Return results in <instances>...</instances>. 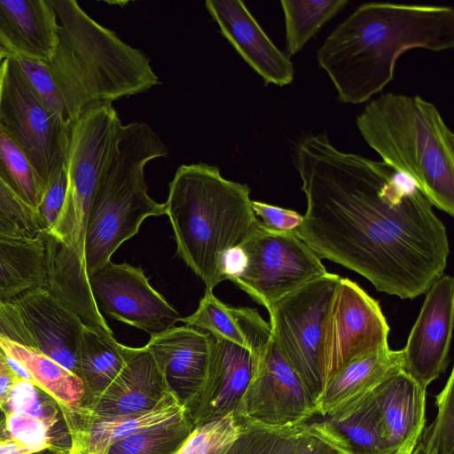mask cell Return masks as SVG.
<instances>
[{"label": "cell", "instance_id": "cell-37", "mask_svg": "<svg viewBox=\"0 0 454 454\" xmlns=\"http://www.w3.org/2000/svg\"><path fill=\"white\" fill-rule=\"evenodd\" d=\"M251 206L261 224L270 231L294 232L303 219L296 211L268 203L252 200Z\"/></svg>", "mask_w": 454, "mask_h": 454}, {"label": "cell", "instance_id": "cell-20", "mask_svg": "<svg viewBox=\"0 0 454 454\" xmlns=\"http://www.w3.org/2000/svg\"><path fill=\"white\" fill-rule=\"evenodd\" d=\"M427 389L404 370L389 377L372 391L382 439L394 453L413 448L426 425Z\"/></svg>", "mask_w": 454, "mask_h": 454}, {"label": "cell", "instance_id": "cell-29", "mask_svg": "<svg viewBox=\"0 0 454 454\" xmlns=\"http://www.w3.org/2000/svg\"><path fill=\"white\" fill-rule=\"evenodd\" d=\"M288 56L300 52L320 28L348 4L346 0H281Z\"/></svg>", "mask_w": 454, "mask_h": 454}, {"label": "cell", "instance_id": "cell-4", "mask_svg": "<svg viewBox=\"0 0 454 454\" xmlns=\"http://www.w3.org/2000/svg\"><path fill=\"white\" fill-rule=\"evenodd\" d=\"M246 184L227 180L215 166L181 165L165 203L176 254L200 277L206 292L222 282L220 258L241 246L258 223Z\"/></svg>", "mask_w": 454, "mask_h": 454}, {"label": "cell", "instance_id": "cell-6", "mask_svg": "<svg viewBox=\"0 0 454 454\" xmlns=\"http://www.w3.org/2000/svg\"><path fill=\"white\" fill-rule=\"evenodd\" d=\"M168 150L145 122L122 125L95 191L86 230L88 276L108 263L113 254L135 236L150 216L166 214L165 203L147 193L145 167Z\"/></svg>", "mask_w": 454, "mask_h": 454}, {"label": "cell", "instance_id": "cell-27", "mask_svg": "<svg viewBox=\"0 0 454 454\" xmlns=\"http://www.w3.org/2000/svg\"><path fill=\"white\" fill-rule=\"evenodd\" d=\"M77 364L85 389L83 403L101 395L118 375L124 364L123 345L113 333L84 324Z\"/></svg>", "mask_w": 454, "mask_h": 454}, {"label": "cell", "instance_id": "cell-18", "mask_svg": "<svg viewBox=\"0 0 454 454\" xmlns=\"http://www.w3.org/2000/svg\"><path fill=\"white\" fill-rule=\"evenodd\" d=\"M12 300L37 348L78 376L77 354L84 325L78 314L46 287L27 290Z\"/></svg>", "mask_w": 454, "mask_h": 454}, {"label": "cell", "instance_id": "cell-22", "mask_svg": "<svg viewBox=\"0 0 454 454\" xmlns=\"http://www.w3.org/2000/svg\"><path fill=\"white\" fill-rule=\"evenodd\" d=\"M403 370V349L388 348L352 361L326 382L316 406L317 415L328 416L363 399Z\"/></svg>", "mask_w": 454, "mask_h": 454}, {"label": "cell", "instance_id": "cell-24", "mask_svg": "<svg viewBox=\"0 0 454 454\" xmlns=\"http://www.w3.org/2000/svg\"><path fill=\"white\" fill-rule=\"evenodd\" d=\"M323 418L308 422V429L342 454H392L382 439L372 392Z\"/></svg>", "mask_w": 454, "mask_h": 454}, {"label": "cell", "instance_id": "cell-35", "mask_svg": "<svg viewBox=\"0 0 454 454\" xmlns=\"http://www.w3.org/2000/svg\"><path fill=\"white\" fill-rule=\"evenodd\" d=\"M0 212L29 236L42 231L37 214L26 205L0 178Z\"/></svg>", "mask_w": 454, "mask_h": 454}, {"label": "cell", "instance_id": "cell-38", "mask_svg": "<svg viewBox=\"0 0 454 454\" xmlns=\"http://www.w3.org/2000/svg\"><path fill=\"white\" fill-rule=\"evenodd\" d=\"M247 264V256L241 246L225 250L220 258V275L222 282L233 281L245 271Z\"/></svg>", "mask_w": 454, "mask_h": 454}, {"label": "cell", "instance_id": "cell-13", "mask_svg": "<svg viewBox=\"0 0 454 454\" xmlns=\"http://www.w3.org/2000/svg\"><path fill=\"white\" fill-rule=\"evenodd\" d=\"M454 318V278L442 274L427 292L403 352V370L423 388L443 373Z\"/></svg>", "mask_w": 454, "mask_h": 454}, {"label": "cell", "instance_id": "cell-40", "mask_svg": "<svg viewBox=\"0 0 454 454\" xmlns=\"http://www.w3.org/2000/svg\"><path fill=\"white\" fill-rule=\"evenodd\" d=\"M20 378L10 367L4 352L0 349V409H4L13 387Z\"/></svg>", "mask_w": 454, "mask_h": 454}, {"label": "cell", "instance_id": "cell-31", "mask_svg": "<svg viewBox=\"0 0 454 454\" xmlns=\"http://www.w3.org/2000/svg\"><path fill=\"white\" fill-rule=\"evenodd\" d=\"M0 178L37 214L44 187L26 155L1 129Z\"/></svg>", "mask_w": 454, "mask_h": 454}, {"label": "cell", "instance_id": "cell-30", "mask_svg": "<svg viewBox=\"0 0 454 454\" xmlns=\"http://www.w3.org/2000/svg\"><path fill=\"white\" fill-rule=\"evenodd\" d=\"M195 428L188 414L114 442L106 454H175Z\"/></svg>", "mask_w": 454, "mask_h": 454}, {"label": "cell", "instance_id": "cell-2", "mask_svg": "<svg viewBox=\"0 0 454 454\" xmlns=\"http://www.w3.org/2000/svg\"><path fill=\"white\" fill-rule=\"evenodd\" d=\"M454 47L450 6L367 3L358 6L317 51L343 104L368 101L393 80L400 56L412 49Z\"/></svg>", "mask_w": 454, "mask_h": 454}, {"label": "cell", "instance_id": "cell-49", "mask_svg": "<svg viewBox=\"0 0 454 454\" xmlns=\"http://www.w3.org/2000/svg\"><path fill=\"white\" fill-rule=\"evenodd\" d=\"M54 450L55 449H53V450H42V451L35 452V453H33V454H51L52 452V450Z\"/></svg>", "mask_w": 454, "mask_h": 454}, {"label": "cell", "instance_id": "cell-16", "mask_svg": "<svg viewBox=\"0 0 454 454\" xmlns=\"http://www.w3.org/2000/svg\"><path fill=\"white\" fill-rule=\"evenodd\" d=\"M205 4L223 36L265 84L283 87L293 82L291 59L274 44L242 1L207 0Z\"/></svg>", "mask_w": 454, "mask_h": 454}, {"label": "cell", "instance_id": "cell-36", "mask_svg": "<svg viewBox=\"0 0 454 454\" xmlns=\"http://www.w3.org/2000/svg\"><path fill=\"white\" fill-rule=\"evenodd\" d=\"M67 184V167L47 184L37 209L43 231H49L55 223L66 199Z\"/></svg>", "mask_w": 454, "mask_h": 454}, {"label": "cell", "instance_id": "cell-19", "mask_svg": "<svg viewBox=\"0 0 454 454\" xmlns=\"http://www.w3.org/2000/svg\"><path fill=\"white\" fill-rule=\"evenodd\" d=\"M70 439V454H106L110 444L136 432L175 421L185 408L168 394L153 409L132 415L96 418L77 407L60 410Z\"/></svg>", "mask_w": 454, "mask_h": 454}, {"label": "cell", "instance_id": "cell-5", "mask_svg": "<svg viewBox=\"0 0 454 454\" xmlns=\"http://www.w3.org/2000/svg\"><path fill=\"white\" fill-rule=\"evenodd\" d=\"M356 124L382 161L453 216L454 134L433 103L419 95L384 93L364 106Z\"/></svg>", "mask_w": 454, "mask_h": 454}, {"label": "cell", "instance_id": "cell-41", "mask_svg": "<svg viewBox=\"0 0 454 454\" xmlns=\"http://www.w3.org/2000/svg\"><path fill=\"white\" fill-rule=\"evenodd\" d=\"M47 449L19 439L9 438L0 442V454H33Z\"/></svg>", "mask_w": 454, "mask_h": 454}, {"label": "cell", "instance_id": "cell-46", "mask_svg": "<svg viewBox=\"0 0 454 454\" xmlns=\"http://www.w3.org/2000/svg\"><path fill=\"white\" fill-rule=\"evenodd\" d=\"M229 444L230 443L215 447L208 450L206 454H224L228 449Z\"/></svg>", "mask_w": 454, "mask_h": 454}, {"label": "cell", "instance_id": "cell-9", "mask_svg": "<svg viewBox=\"0 0 454 454\" xmlns=\"http://www.w3.org/2000/svg\"><path fill=\"white\" fill-rule=\"evenodd\" d=\"M241 247L247 264L232 283L266 309L327 273L321 259L294 232L270 231L259 220Z\"/></svg>", "mask_w": 454, "mask_h": 454}, {"label": "cell", "instance_id": "cell-28", "mask_svg": "<svg viewBox=\"0 0 454 454\" xmlns=\"http://www.w3.org/2000/svg\"><path fill=\"white\" fill-rule=\"evenodd\" d=\"M0 349L27 369L34 385L50 395L59 410L74 408L83 400L85 389L82 380L40 349L21 345L1 335Z\"/></svg>", "mask_w": 454, "mask_h": 454}, {"label": "cell", "instance_id": "cell-12", "mask_svg": "<svg viewBox=\"0 0 454 454\" xmlns=\"http://www.w3.org/2000/svg\"><path fill=\"white\" fill-rule=\"evenodd\" d=\"M100 313L137 327L151 337L181 321V315L149 283L140 267L109 262L89 277Z\"/></svg>", "mask_w": 454, "mask_h": 454}, {"label": "cell", "instance_id": "cell-25", "mask_svg": "<svg viewBox=\"0 0 454 454\" xmlns=\"http://www.w3.org/2000/svg\"><path fill=\"white\" fill-rule=\"evenodd\" d=\"M181 321L215 338L246 347L258 356L271 338L270 324L256 309L226 305L212 292H206L196 311Z\"/></svg>", "mask_w": 454, "mask_h": 454}, {"label": "cell", "instance_id": "cell-23", "mask_svg": "<svg viewBox=\"0 0 454 454\" xmlns=\"http://www.w3.org/2000/svg\"><path fill=\"white\" fill-rule=\"evenodd\" d=\"M54 251V239L43 231L33 237L0 238V302L46 287Z\"/></svg>", "mask_w": 454, "mask_h": 454}, {"label": "cell", "instance_id": "cell-33", "mask_svg": "<svg viewBox=\"0 0 454 454\" xmlns=\"http://www.w3.org/2000/svg\"><path fill=\"white\" fill-rule=\"evenodd\" d=\"M243 423L233 413L197 426L175 454H206L208 450L233 442Z\"/></svg>", "mask_w": 454, "mask_h": 454}, {"label": "cell", "instance_id": "cell-21", "mask_svg": "<svg viewBox=\"0 0 454 454\" xmlns=\"http://www.w3.org/2000/svg\"><path fill=\"white\" fill-rule=\"evenodd\" d=\"M59 24L49 0H0V43L16 58L47 63Z\"/></svg>", "mask_w": 454, "mask_h": 454}, {"label": "cell", "instance_id": "cell-7", "mask_svg": "<svg viewBox=\"0 0 454 454\" xmlns=\"http://www.w3.org/2000/svg\"><path fill=\"white\" fill-rule=\"evenodd\" d=\"M340 278L327 272L267 309L272 336L315 408L325 386V333Z\"/></svg>", "mask_w": 454, "mask_h": 454}, {"label": "cell", "instance_id": "cell-1", "mask_svg": "<svg viewBox=\"0 0 454 454\" xmlns=\"http://www.w3.org/2000/svg\"><path fill=\"white\" fill-rule=\"evenodd\" d=\"M294 163L307 208L294 233L320 259L414 299L447 266V230L415 183L384 161L344 152L325 133L299 140Z\"/></svg>", "mask_w": 454, "mask_h": 454}, {"label": "cell", "instance_id": "cell-14", "mask_svg": "<svg viewBox=\"0 0 454 454\" xmlns=\"http://www.w3.org/2000/svg\"><path fill=\"white\" fill-rule=\"evenodd\" d=\"M209 335L211 348L205 383L187 411L195 427L231 413L236 416L259 357L246 347Z\"/></svg>", "mask_w": 454, "mask_h": 454}, {"label": "cell", "instance_id": "cell-10", "mask_svg": "<svg viewBox=\"0 0 454 454\" xmlns=\"http://www.w3.org/2000/svg\"><path fill=\"white\" fill-rule=\"evenodd\" d=\"M389 330L379 302L356 282L340 277L325 333V384L352 361L390 348Z\"/></svg>", "mask_w": 454, "mask_h": 454}, {"label": "cell", "instance_id": "cell-45", "mask_svg": "<svg viewBox=\"0 0 454 454\" xmlns=\"http://www.w3.org/2000/svg\"><path fill=\"white\" fill-rule=\"evenodd\" d=\"M9 438L10 436L6 428V416L4 411L0 409V442Z\"/></svg>", "mask_w": 454, "mask_h": 454}, {"label": "cell", "instance_id": "cell-26", "mask_svg": "<svg viewBox=\"0 0 454 454\" xmlns=\"http://www.w3.org/2000/svg\"><path fill=\"white\" fill-rule=\"evenodd\" d=\"M3 411L10 438L35 444L53 442L51 432L62 414L58 403L36 386L20 379Z\"/></svg>", "mask_w": 454, "mask_h": 454}, {"label": "cell", "instance_id": "cell-17", "mask_svg": "<svg viewBox=\"0 0 454 454\" xmlns=\"http://www.w3.org/2000/svg\"><path fill=\"white\" fill-rule=\"evenodd\" d=\"M145 348L168 390L187 412L205 383L211 348L209 333L185 325L174 326L151 337Z\"/></svg>", "mask_w": 454, "mask_h": 454}, {"label": "cell", "instance_id": "cell-39", "mask_svg": "<svg viewBox=\"0 0 454 454\" xmlns=\"http://www.w3.org/2000/svg\"><path fill=\"white\" fill-rule=\"evenodd\" d=\"M294 454H342L336 448L309 431L307 423L301 431Z\"/></svg>", "mask_w": 454, "mask_h": 454}, {"label": "cell", "instance_id": "cell-34", "mask_svg": "<svg viewBox=\"0 0 454 454\" xmlns=\"http://www.w3.org/2000/svg\"><path fill=\"white\" fill-rule=\"evenodd\" d=\"M16 59L30 86L44 106L70 123L64 101L47 64L27 59Z\"/></svg>", "mask_w": 454, "mask_h": 454}, {"label": "cell", "instance_id": "cell-15", "mask_svg": "<svg viewBox=\"0 0 454 454\" xmlns=\"http://www.w3.org/2000/svg\"><path fill=\"white\" fill-rule=\"evenodd\" d=\"M124 364L98 397L75 406L96 418L132 415L153 409L169 393L151 352L123 345Z\"/></svg>", "mask_w": 454, "mask_h": 454}, {"label": "cell", "instance_id": "cell-8", "mask_svg": "<svg viewBox=\"0 0 454 454\" xmlns=\"http://www.w3.org/2000/svg\"><path fill=\"white\" fill-rule=\"evenodd\" d=\"M0 129L26 155L44 190L67 167L72 124L44 106L12 55L0 64Z\"/></svg>", "mask_w": 454, "mask_h": 454}, {"label": "cell", "instance_id": "cell-44", "mask_svg": "<svg viewBox=\"0 0 454 454\" xmlns=\"http://www.w3.org/2000/svg\"><path fill=\"white\" fill-rule=\"evenodd\" d=\"M392 454H429V453L427 451V450L425 449L424 445L422 444V442H420V439H419L418 443L413 448L406 449V450H404V449L398 450Z\"/></svg>", "mask_w": 454, "mask_h": 454}, {"label": "cell", "instance_id": "cell-47", "mask_svg": "<svg viewBox=\"0 0 454 454\" xmlns=\"http://www.w3.org/2000/svg\"><path fill=\"white\" fill-rule=\"evenodd\" d=\"M10 55L11 53L9 52V51L0 43V64L4 59H6Z\"/></svg>", "mask_w": 454, "mask_h": 454}, {"label": "cell", "instance_id": "cell-32", "mask_svg": "<svg viewBox=\"0 0 454 454\" xmlns=\"http://www.w3.org/2000/svg\"><path fill=\"white\" fill-rule=\"evenodd\" d=\"M454 371L439 394L435 395L437 414L425 427L420 442L429 454H454Z\"/></svg>", "mask_w": 454, "mask_h": 454}, {"label": "cell", "instance_id": "cell-43", "mask_svg": "<svg viewBox=\"0 0 454 454\" xmlns=\"http://www.w3.org/2000/svg\"><path fill=\"white\" fill-rule=\"evenodd\" d=\"M304 426L291 428L280 442L275 454H294L299 434Z\"/></svg>", "mask_w": 454, "mask_h": 454}, {"label": "cell", "instance_id": "cell-48", "mask_svg": "<svg viewBox=\"0 0 454 454\" xmlns=\"http://www.w3.org/2000/svg\"><path fill=\"white\" fill-rule=\"evenodd\" d=\"M51 454H70L69 449L57 448Z\"/></svg>", "mask_w": 454, "mask_h": 454}, {"label": "cell", "instance_id": "cell-11", "mask_svg": "<svg viewBox=\"0 0 454 454\" xmlns=\"http://www.w3.org/2000/svg\"><path fill=\"white\" fill-rule=\"evenodd\" d=\"M317 415L315 404L272 336L259 354L241 400L239 421L271 428L304 425Z\"/></svg>", "mask_w": 454, "mask_h": 454}, {"label": "cell", "instance_id": "cell-42", "mask_svg": "<svg viewBox=\"0 0 454 454\" xmlns=\"http://www.w3.org/2000/svg\"><path fill=\"white\" fill-rule=\"evenodd\" d=\"M29 236L23 229L0 212V238H22Z\"/></svg>", "mask_w": 454, "mask_h": 454}, {"label": "cell", "instance_id": "cell-3", "mask_svg": "<svg viewBox=\"0 0 454 454\" xmlns=\"http://www.w3.org/2000/svg\"><path fill=\"white\" fill-rule=\"evenodd\" d=\"M58 43L46 63L73 124L87 109L160 83L150 59L91 19L74 0H49Z\"/></svg>", "mask_w": 454, "mask_h": 454}]
</instances>
